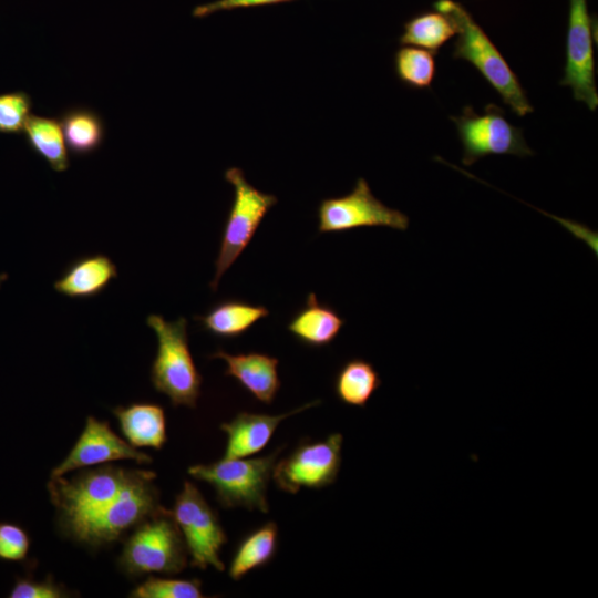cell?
I'll list each match as a JSON object with an SVG mask.
<instances>
[{"mask_svg":"<svg viewBox=\"0 0 598 598\" xmlns=\"http://www.w3.org/2000/svg\"><path fill=\"white\" fill-rule=\"evenodd\" d=\"M433 8L456 30L453 58L470 62L518 116L532 113L534 107L515 72L466 8L453 0H436Z\"/></svg>","mask_w":598,"mask_h":598,"instance_id":"1","label":"cell"},{"mask_svg":"<svg viewBox=\"0 0 598 598\" xmlns=\"http://www.w3.org/2000/svg\"><path fill=\"white\" fill-rule=\"evenodd\" d=\"M145 471L102 464L79 470L70 478L50 476L48 492L61 534L111 503Z\"/></svg>","mask_w":598,"mask_h":598,"instance_id":"2","label":"cell"},{"mask_svg":"<svg viewBox=\"0 0 598 598\" xmlns=\"http://www.w3.org/2000/svg\"><path fill=\"white\" fill-rule=\"evenodd\" d=\"M146 323L157 338L150 373L154 389L165 394L173 406L196 408L203 378L189 349L186 318L166 321L152 313Z\"/></svg>","mask_w":598,"mask_h":598,"instance_id":"3","label":"cell"},{"mask_svg":"<svg viewBox=\"0 0 598 598\" xmlns=\"http://www.w3.org/2000/svg\"><path fill=\"white\" fill-rule=\"evenodd\" d=\"M144 474L99 512L74 525L63 535L82 546L97 549L117 542L128 530L164 508L154 480Z\"/></svg>","mask_w":598,"mask_h":598,"instance_id":"4","label":"cell"},{"mask_svg":"<svg viewBox=\"0 0 598 598\" xmlns=\"http://www.w3.org/2000/svg\"><path fill=\"white\" fill-rule=\"evenodd\" d=\"M187 561L181 530L165 507L132 529L118 556V567L128 577L178 574Z\"/></svg>","mask_w":598,"mask_h":598,"instance_id":"5","label":"cell"},{"mask_svg":"<svg viewBox=\"0 0 598 598\" xmlns=\"http://www.w3.org/2000/svg\"><path fill=\"white\" fill-rule=\"evenodd\" d=\"M280 450L260 457H221L209 464L192 465L187 472L209 484L224 508L244 507L268 513L267 488Z\"/></svg>","mask_w":598,"mask_h":598,"instance_id":"6","label":"cell"},{"mask_svg":"<svg viewBox=\"0 0 598 598\" xmlns=\"http://www.w3.org/2000/svg\"><path fill=\"white\" fill-rule=\"evenodd\" d=\"M225 179L234 186L235 197L215 260V276L209 283L213 291L217 290L221 276L249 245L266 214L278 200L275 195L249 184L238 167L228 168Z\"/></svg>","mask_w":598,"mask_h":598,"instance_id":"7","label":"cell"},{"mask_svg":"<svg viewBox=\"0 0 598 598\" xmlns=\"http://www.w3.org/2000/svg\"><path fill=\"white\" fill-rule=\"evenodd\" d=\"M185 542L193 567L218 571L225 569L220 559L227 542L225 530L215 511L208 505L197 486L185 481L171 511Z\"/></svg>","mask_w":598,"mask_h":598,"instance_id":"8","label":"cell"},{"mask_svg":"<svg viewBox=\"0 0 598 598\" xmlns=\"http://www.w3.org/2000/svg\"><path fill=\"white\" fill-rule=\"evenodd\" d=\"M463 146L462 163L472 166L488 155L530 156L534 152L527 145L520 128L512 125L504 110L496 104L485 105L476 113L470 105L458 116H451Z\"/></svg>","mask_w":598,"mask_h":598,"instance_id":"9","label":"cell"},{"mask_svg":"<svg viewBox=\"0 0 598 598\" xmlns=\"http://www.w3.org/2000/svg\"><path fill=\"white\" fill-rule=\"evenodd\" d=\"M340 433L321 441L300 443L290 454L276 462L272 477L276 486L289 494L301 488L318 489L333 484L342 461Z\"/></svg>","mask_w":598,"mask_h":598,"instance_id":"10","label":"cell"},{"mask_svg":"<svg viewBox=\"0 0 598 598\" xmlns=\"http://www.w3.org/2000/svg\"><path fill=\"white\" fill-rule=\"evenodd\" d=\"M317 215L320 234L343 233L361 227H389L405 231L410 224L404 213L379 200L363 177L357 179L348 195L322 199Z\"/></svg>","mask_w":598,"mask_h":598,"instance_id":"11","label":"cell"},{"mask_svg":"<svg viewBox=\"0 0 598 598\" xmlns=\"http://www.w3.org/2000/svg\"><path fill=\"white\" fill-rule=\"evenodd\" d=\"M592 20L588 12L587 0H569L566 64L560 84L571 87L574 99L585 103L590 111H595L598 106Z\"/></svg>","mask_w":598,"mask_h":598,"instance_id":"12","label":"cell"},{"mask_svg":"<svg viewBox=\"0 0 598 598\" xmlns=\"http://www.w3.org/2000/svg\"><path fill=\"white\" fill-rule=\"evenodd\" d=\"M120 460H132L140 464L152 462V457L118 436L106 421L87 416L85 425L69 454L51 472L50 476H64L72 471L109 464Z\"/></svg>","mask_w":598,"mask_h":598,"instance_id":"13","label":"cell"},{"mask_svg":"<svg viewBox=\"0 0 598 598\" xmlns=\"http://www.w3.org/2000/svg\"><path fill=\"white\" fill-rule=\"evenodd\" d=\"M319 400L306 403L283 414L240 412L229 422L220 424L226 434L223 458L249 457L262 451L270 442L279 424L287 417L319 404Z\"/></svg>","mask_w":598,"mask_h":598,"instance_id":"14","label":"cell"},{"mask_svg":"<svg viewBox=\"0 0 598 598\" xmlns=\"http://www.w3.org/2000/svg\"><path fill=\"white\" fill-rule=\"evenodd\" d=\"M209 359H220L226 363L225 375L239 382L256 400L271 404L281 386L278 375L279 360L260 352L230 354L217 349Z\"/></svg>","mask_w":598,"mask_h":598,"instance_id":"15","label":"cell"},{"mask_svg":"<svg viewBox=\"0 0 598 598\" xmlns=\"http://www.w3.org/2000/svg\"><path fill=\"white\" fill-rule=\"evenodd\" d=\"M117 277L113 260L104 254L86 255L72 261L54 281V290L71 299L99 296Z\"/></svg>","mask_w":598,"mask_h":598,"instance_id":"16","label":"cell"},{"mask_svg":"<svg viewBox=\"0 0 598 598\" xmlns=\"http://www.w3.org/2000/svg\"><path fill=\"white\" fill-rule=\"evenodd\" d=\"M125 440L135 448L161 450L167 441L164 409L156 403L134 402L112 410Z\"/></svg>","mask_w":598,"mask_h":598,"instance_id":"17","label":"cell"},{"mask_svg":"<svg viewBox=\"0 0 598 598\" xmlns=\"http://www.w3.org/2000/svg\"><path fill=\"white\" fill-rule=\"evenodd\" d=\"M346 320L329 305L321 303L313 292L291 318L288 331L300 343L310 348L331 344L343 328Z\"/></svg>","mask_w":598,"mask_h":598,"instance_id":"18","label":"cell"},{"mask_svg":"<svg viewBox=\"0 0 598 598\" xmlns=\"http://www.w3.org/2000/svg\"><path fill=\"white\" fill-rule=\"evenodd\" d=\"M269 310L261 305H252L239 299L216 302L195 320L204 331L220 339H235L245 334L255 323L266 318Z\"/></svg>","mask_w":598,"mask_h":598,"instance_id":"19","label":"cell"},{"mask_svg":"<svg viewBox=\"0 0 598 598\" xmlns=\"http://www.w3.org/2000/svg\"><path fill=\"white\" fill-rule=\"evenodd\" d=\"M381 384L380 374L371 362L353 358L338 370L333 389L336 396L343 404L365 408Z\"/></svg>","mask_w":598,"mask_h":598,"instance_id":"20","label":"cell"},{"mask_svg":"<svg viewBox=\"0 0 598 598\" xmlns=\"http://www.w3.org/2000/svg\"><path fill=\"white\" fill-rule=\"evenodd\" d=\"M278 545V527L274 522L258 527L239 543L228 568L233 580H240L251 570L267 565Z\"/></svg>","mask_w":598,"mask_h":598,"instance_id":"21","label":"cell"},{"mask_svg":"<svg viewBox=\"0 0 598 598\" xmlns=\"http://www.w3.org/2000/svg\"><path fill=\"white\" fill-rule=\"evenodd\" d=\"M59 121L68 148L73 155H89L102 145L105 125L95 111L80 106L71 107L62 113Z\"/></svg>","mask_w":598,"mask_h":598,"instance_id":"22","label":"cell"},{"mask_svg":"<svg viewBox=\"0 0 598 598\" xmlns=\"http://www.w3.org/2000/svg\"><path fill=\"white\" fill-rule=\"evenodd\" d=\"M23 133L29 147L53 171L64 172L69 168L70 158L59 120L31 114Z\"/></svg>","mask_w":598,"mask_h":598,"instance_id":"23","label":"cell"},{"mask_svg":"<svg viewBox=\"0 0 598 598\" xmlns=\"http://www.w3.org/2000/svg\"><path fill=\"white\" fill-rule=\"evenodd\" d=\"M456 30L451 20L439 11H424L409 19L399 38L402 45H413L436 53Z\"/></svg>","mask_w":598,"mask_h":598,"instance_id":"24","label":"cell"},{"mask_svg":"<svg viewBox=\"0 0 598 598\" xmlns=\"http://www.w3.org/2000/svg\"><path fill=\"white\" fill-rule=\"evenodd\" d=\"M394 70L403 84L412 89H426L436 72L434 53L422 48L404 45L394 54Z\"/></svg>","mask_w":598,"mask_h":598,"instance_id":"25","label":"cell"},{"mask_svg":"<svg viewBox=\"0 0 598 598\" xmlns=\"http://www.w3.org/2000/svg\"><path fill=\"white\" fill-rule=\"evenodd\" d=\"M132 598H202V582L197 579L163 578L150 575L130 594Z\"/></svg>","mask_w":598,"mask_h":598,"instance_id":"26","label":"cell"},{"mask_svg":"<svg viewBox=\"0 0 598 598\" xmlns=\"http://www.w3.org/2000/svg\"><path fill=\"white\" fill-rule=\"evenodd\" d=\"M32 100L24 91L0 94V134H20L31 115Z\"/></svg>","mask_w":598,"mask_h":598,"instance_id":"27","label":"cell"},{"mask_svg":"<svg viewBox=\"0 0 598 598\" xmlns=\"http://www.w3.org/2000/svg\"><path fill=\"white\" fill-rule=\"evenodd\" d=\"M31 539L21 526L0 522V560L22 561L30 550Z\"/></svg>","mask_w":598,"mask_h":598,"instance_id":"28","label":"cell"},{"mask_svg":"<svg viewBox=\"0 0 598 598\" xmlns=\"http://www.w3.org/2000/svg\"><path fill=\"white\" fill-rule=\"evenodd\" d=\"M69 596L65 587L55 582L51 576L43 580H34L29 576L17 577L8 595L10 598H63Z\"/></svg>","mask_w":598,"mask_h":598,"instance_id":"29","label":"cell"},{"mask_svg":"<svg viewBox=\"0 0 598 598\" xmlns=\"http://www.w3.org/2000/svg\"><path fill=\"white\" fill-rule=\"evenodd\" d=\"M291 1L295 0H217L210 3L195 7L192 14L195 18H204L219 11H230L243 8H256Z\"/></svg>","mask_w":598,"mask_h":598,"instance_id":"30","label":"cell"},{"mask_svg":"<svg viewBox=\"0 0 598 598\" xmlns=\"http://www.w3.org/2000/svg\"><path fill=\"white\" fill-rule=\"evenodd\" d=\"M9 278L7 272H0V288L4 281Z\"/></svg>","mask_w":598,"mask_h":598,"instance_id":"31","label":"cell"}]
</instances>
